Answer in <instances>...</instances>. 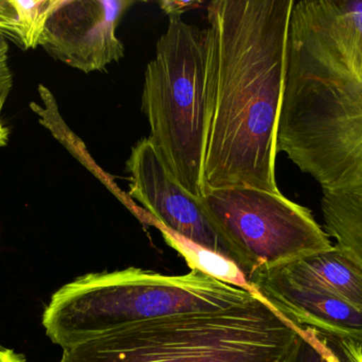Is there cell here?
I'll use <instances>...</instances> for the list:
<instances>
[{
    "label": "cell",
    "instance_id": "9a60e30c",
    "mask_svg": "<svg viewBox=\"0 0 362 362\" xmlns=\"http://www.w3.org/2000/svg\"><path fill=\"white\" fill-rule=\"evenodd\" d=\"M8 45L6 36L0 33V89H12V72L8 64Z\"/></svg>",
    "mask_w": 362,
    "mask_h": 362
},
{
    "label": "cell",
    "instance_id": "8fae6325",
    "mask_svg": "<svg viewBox=\"0 0 362 362\" xmlns=\"http://www.w3.org/2000/svg\"><path fill=\"white\" fill-rule=\"evenodd\" d=\"M289 362H362V342L314 327H303Z\"/></svg>",
    "mask_w": 362,
    "mask_h": 362
},
{
    "label": "cell",
    "instance_id": "6da1fadb",
    "mask_svg": "<svg viewBox=\"0 0 362 362\" xmlns=\"http://www.w3.org/2000/svg\"><path fill=\"white\" fill-rule=\"evenodd\" d=\"M276 151L321 191L325 230L362 246V0L293 2Z\"/></svg>",
    "mask_w": 362,
    "mask_h": 362
},
{
    "label": "cell",
    "instance_id": "7a4b0ae2",
    "mask_svg": "<svg viewBox=\"0 0 362 362\" xmlns=\"http://www.w3.org/2000/svg\"><path fill=\"white\" fill-rule=\"evenodd\" d=\"M293 2L208 4L204 193L238 187L280 193L276 131Z\"/></svg>",
    "mask_w": 362,
    "mask_h": 362
},
{
    "label": "cell",
    "instance_id": "ba28073f",
    "mask_svg": "<svg viewBox=\"0 0 362 362\" xmlns=\"http://www.w3.org/2000/svg\"><path fill=\"white\" fill-rule=\"evenodd\" d=\"M133 0H59L40 45L63 63L93 72L124 57L117 28Z\"/></svg>",
    "mask_w": 362,
    "mask_h": 362
},
{
    "label": "cell",
    "instance_id": "5b68a950",
    "mask_svg": "<svg viewBox=\"0 0 362 362\" xmlns=\"http://www.w3.org/2000/svg\"><path fill=\"white\" fill-rule=\"evenodd\" d=\"M154 60L144 74L142 111L161 159L192 195H204L206 133V29L169 14Z\"/></svg>",
    "mask_w": 362,
    "mask_h": 362
},
{
    "label": "cell",
    "instance_id": "52a82bcc",
    "mask_svg": "<svg viewBox=\"0 0 362 362\" xmlns=\"http://www.w3.org/2000/svg\"><path fill=\"white\" fill-rule=\"evenodd\" d=\"M129 196L139 201L165 231L230 261L229 253L209 220L202 198L195 197L174 178L150 137L132 148L127 162Z\"/></svg>",
    "mask_w": 362,
    "mask_h": 362
},
{
    "label": "cell",
    "instance_id": "5bb4252c",
    "mask_svg": "<svg viewBox=\"0 0 362 362\" xmlns=\"http://www.w3.org/2000/svg\"><path fill=\"white\" fill-rule=\"evenodd\" d=\"M0 33L19 45L17 14L11 0H0Z\"/></svg>",
    "mask_w": 362,
    "mask_h": 362
},
{
    "label": "cell",
    "instance_id": "4fadbf2b",
    "mask_svg": "<svg viewBox=\"0 0 362 362\" xmlns=\"http://www.w3.org/2000/svg\"><path fill=\"white\" fill-rule=\"evenodd\" d=\"M11 4L16 11L19 46L23 50L35 49L59 0H11Z\"/></svg>",
    "mask_w": 362,
    "mask_h": 362
},
{
    "label": "cell",
    "instance_id": "2e32d148",
    "mask_svg": "<svg viewBox=\"0 0 362 362\" xmlns=\"http://www.w3.org/2000/svg\"><path fill=\"white\" fill-rule=\"evenodd\" d=\"M10 91V89H0V148L8 145V136H10V131L4 125L1 117L2 108H4V102L6 101V98H8Z\"/></svg>",
    "mask_w": 362,
    "mask_h": 362
},
{
    "label": "cell",
    "instance_id": "30bf717a",
    "mask_svg": "<svg viewBox=\"0 0 362 362\" xmlns=\"http://www.w3.org/2000/svg\"><path fill=\"white\" fill-rule=\"evenodd\" d=\"M279 272L317 285L362 310V270L338 246L331 250L272 265Z\"/></svg>",
    "mask_w": 362,
    "mask_h": 362
},
{
    "label": "cell",
    "instance_id": "8992f818",
    "mask_svg": "<svg viewBox=\"0 0 362 362\" xmlns=\"http://www.w3.org/2000/svg\"><path fill=\"white\" fill-rule=\"evenodd\" d=\"M202 204L230 261L245 278L262 266L286 263L334 247L312 210L281 191L215 189L204 193Z\"/></svg>",
    "mask_w": 362,
    "mask_h": 362
},
{
    "label": "cell",
    "instance_id": "9c48e42d",
    "mask_svg": "<svg viewBox=\"0 0 362 362\" xmlns=\"http://www.w3.org/2000/svg\"><path fill=\"white\" fill-rule=\"evenodd\" d=\"M251 291L300 327L346 336L362 342V310L329 291L262 266L246 278Z\"/></svg>",
    "mask_w": 362,
    "mask_h": 362
},
{
    "label": "cell",
    "instance_id": "3957f363",
    "mask_svg": "<svg viewBox=\"0 0 362 362\" xmlns=\"http://www.w3.org/2000/svg\"><path fill=\"white\" fill-rule=\"evenodd\" d=\"M302 329L257 295L112 332L65 349L59 362H289Z\"/></svg>",
    "mask_w": 362,
    "mask_h": 362
},
{
    "label": "cell",
    "instance_id": "277c9868",
    "mask_svg": "<svg viewBox=\"0 0 362 362\" xmlns=\"http://www.w3.org/2000/svg\"><path fill=\"white\" fill-rule=\"evenodd\" d=\"M257 295L199 270L165 276L131 267L88 273L62 287L42 325L63 350L146 321L243 305Z\"/></svg>",
    "mask_w": 362,
    "mask_h": 362
},
{
    "label": "cell",
    "instance_id": "7c38bea8",
    "mask_svg": "<svg viewBox=\"0 0 362 362\" xmlns=\"http://www.w3.org/2000/svg\"><path fill=\"white\" fill-rule=\"evenodd\" d=\"M163 232L168 244L185 257L191 269L199 270L221 282L229 283L247 290H251L247 285L244 274L232 261L214 253L202 250L194 244L172 235L165 230H163Z\"/></svg>",
    "mask_w": 362,
    "mask_h": 362
},
{
    "label": "cell",
    "instance_id": "ac0fdd59",
    "mask_svg": "<svg viewBox=\"0 0 362 362\" xmlns=\"http://www.w3.org/2000/svg\"><path fill=\"white\" fill-rule=\"evenodd\" d=\"M1 349H4V348H2V346H0V350H1Z\"/></svg>",
    "mask_w": 362,
    "mask_h": 362
},
{
    "label": "cell",
    "instance_id": "e0dca14e",
    "mask_svg": "<svg viewBox=\"0 0 362 362\" xmlns=\"http://www.w3.org/2000/svg\"><path fill=\"white\" fill-rule=\"evenodd\" d=\"M0 362H29L23 355L15 353L10 349L0 350Z\"/></svg>",
    "mask_w": 362,
    "mask_h": 362
}]
</instances>
